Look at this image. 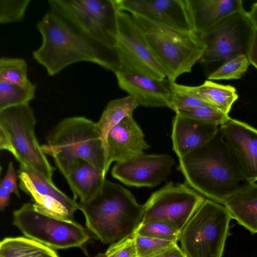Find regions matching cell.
<instances>
[{"mask_svg":"<svg viewBox=\"0 0 257 257\" xmlns=\"http://www.w3.org/2000/svg\"><path fill=\"white\" fill-rule=\"evenodd\" d=\"M179 162L177 169L189 186L206 199L222 204L253 183L243 173L220 128L210 141Z\"/></svg>","mask_w":257,"mask_h":257,"instance_id":"obj_1","label":"cell"},{"mask_svg":"<svg viewBox=\"0 0 257 257\" xmlns=\"http://www.w3.org/2000/svg\"><path fill=\"white\" fill-rule=\"evenodd\" d=\"M37 29L42 42L40 47L33 52V56L50 76L81 61L96 64L114 74L119 69L115 50L93 42L49 10L37 23Z\"/></svg>","mask_w":257,"mask_h":257,"instance_id":"obj_2","label":"cell"},{"mask_svg":"<svg viewBox=\"0 0 257 257\" xmlns=\"http://www.w3.org/2000/svg\"><path fill=\"white\" fill-rule=\"evenodd\" d=\"M78 204L87 228L103 244L132 234L143 217L144 204L127 189L106 179L93 198Z\"/></svg>","mask_w":257,"mask_h":257,"instance_id":"obj_3","label":"cell"},{"mask_svg":"<svg viewBox=\"0 0 257 257\" xmlns=\"http://www.w3.org/2000/svg\"><path fill=\"white\" fill-rule=\"evenodd\" d=\"M131 15L171 82L190 72L202 57L205 45L193 31L178 30L142 15Z\"/></svg>","mask_w":257,"mask_h":257,"instance_id":"obj_4","label":"cell"},{"mask_svg":"<svg viewBox=\"0 0 257 257\" xmlns=\"http://www.w3.org/2000/svg\"><path fill=\"white\" fill-rule=\"evenodd\" d=\"M49 11L93 42L115 50L118 34L115 0H48Z\"/></svg>","mask_w":257,"mask_h":257,"instance_id":"obj_5","label":"cell"},{"mask_svg":"<svg viewBox=\"0 0 257 257\" xmlns=\"http://www.w3.org/2000/svg\"><path fill=\"white\" fill-rule=\"evenodd\" d=\"M36 119L29 104L0 110V149L11 152L21 165L52 181L55 170L35 133Z\"/></svg>","mask_w":257,"mask_h":257,"instance_id":"obj_6","label":"cell"},{"mask_svg":"<svg viewBox=\"0 0 257 257\" xmlns=\"http://www.w3.org/2000/svg\"><path fill=\"white\" fill-rule=\"evenodd\" d=\"M43 152L53 158H80L104 174L105 153L95 122L84 116H72L59 122L48 134Z\"/></svg>","mask_w":257,"mask_h":257,"instance_id":"obj_7","label":"cell"},{"mask_svg":"<svg viewBox=\"0 0 257 257\" xmlns=\"http://www.w3.org/2000/svg\"><path fill=\"white\" fill-rule=\"evenodd\" d=\"M231 216L222 204L205 198L180 232L187 257H222Z\"/></svg>","mask_w":257,"mask_h":257,"instance_id":"obj_8","label":"cell"},{"mask_svg":"<svg viewBox=\"0 0 257 257\" xmlns=\"http://www.w3.org/2000/svg\"><path fill=\"white\" fill-rule=\"evenodd\" d=\"M13 224L25 237L53 249L81 247L89 235L80 224L38 210L33 203H24L13 212Z\"/></svg>","mask_w":257,"mask_h":257,"instance_id":"obj_9","label":"cell"},{"mask_svg":"<svg viewBox=\"0 0 257 257\" xmlns=\"http://www.w3.org/2000/svg\"><path fill=\"white\" fill-rule=\"evenodd\" d=\"M255 30L244 10L228 16L199 36L206 48L199 62L223 63L235 56L247 55Z\"/></svg>","mask_w":257,"mask_h":257,"instance_id":"obj_10","label":"cell"},{"mask_svg":"<svg viewBox=\"0 0 257 257\" xmlns=\"http://www.w3.org/2000/svg\"><path fill=\"white\" fill-rule=\"evenodd\" d=\"M205 199L188 185L170 182L144 204L142 222H164L181 232Z\"/></svg>","mask_w":257,"mask_h":257,"instance_id":"obj_11","label":"cell"},{"mask_svg":"<svg viewBox=\"0 0 257 257\" xmlns=\"http://www.w3.org/2000/svg\"><path fill=\"white\" fill-rule=\"evenodd\" d=\"M118 24L115 49L120 68L117 71L138 73L158 80L166 79L167 76L163 68L131 14L119 11Z\"/></svg>","mask_w":257,"mask_h":257,"instance_id":"obj_12","label":"cell"},{"mask_svg":"<svg viewBox=\"0 0 257 257\" xmlns=\"http://www.w3.org/2000/svg\"><path fill=\"white\" fill-rule=\"evenodd\" d=\"M20 189L29 195L34 207L46 214L73 220L78 203L59 190L43 175L30 167L21 165L18 171Z\"/></svg>","mask_w":257,"mask_h":257,"instance_id":"obj_13","label":"cell"},{"mask_svg":"<svg viewBox=\"0 0 257 257\" xmlns=\"http://www.w3.org/2000/svg\"><path fill=\"white\" fill-rule=\"evenodd\" d=\"M175 163V160L168 154L144 153L116 163L111 173L113 178L126 185L151 188L167 179Z\"/></svg>","mask_w":257,"mask_h":257,"instance_id":"obj_14","label":"cell"},{"mask_svg":"<svg viewBox=\"0 0 257 257\" xmlns=\"http://www.w3.org/2000/svg\"><path fill=\"white\" fill-rule=\"evenodd\" d=\"M115 1L120 11L142 15L178 30L193 31L187 0Z\"/></svg>","mask_w":257,"mask_h":257,"instance_id":"obj_15","label":"cell"},{"mask_svg":"<svg viewBox=\"0 0 257 257\" xmlns=\"http://www.w3.org/2000/svg\"><path fill=\"white\" fill-rule=\"evenodd\" d=\"M224 139L243 173L257 181V129L229 117L219 126Z\"/></svg>","mask_w":257,"mask_h":257,"instance_id":"obj_16","label":"cell"},{"mask_svg":"<svg viewBox=\"0 0 257 257\" xmlns=\"http://www.w3.org/2000/svg\"><path fill=\"white\" fill-rule=\"evenodd\" d=\"M150 148L133 115L125 117L107 135L105 148V175L112 162H123L140 156Z\"/></svg>","mask_w":257,"mask_h":257,"instance_id":"obj_17","label":"cell"},{"mask_svg":"<svg viewBox=\"0 0 257 257\" xmlns=\"http://www.w3.org/2000/svg\"><path fill=\"white\" fill-rule=\"evenodd\" d=\"M118 86L134 98L139 106L169 107L173 89L168 79L158 80L138 73L117 71L115 74Z\"/></svg>","mask_w":257,"mask_h":257,"instance_id":"obj_18","label":"cell"},{"mask_svg":"<svg viewBox=\"0 0 257 257\" xmlns=\"http://www.w3.org/2000/svg\"><path fill=\"white\" fill-rule=\"evenodd\" d=\"M55 164L66 179L75 200L86 202L101 189L105 180L101 170L80 158H53Z\"/></svg>","mask_w":257,"mask_h":257,"instance_id":"obj_19","label":"cell"},{"mask_svg":"<svg viewBox=\"0 0 257 257\" xmlns=\"http://www.w3.org/2000/svg\"><path fill=\"white\" fill-rule=\"evenodd\" d=\"M176 114L172 122L173 150L178 159L203 146L217 133L219 126Z\"/></svg>","mask_w":257,"mask_h":257,"instance_id":"obj_20","label":"cell"},{"mask_svg":"<svg viewBox=\"0 0 257 257\" xmlns=\"http://www.w3.org/2000/svg\"><path fill=\"white\" fill-rule=\"evenodd\" d=\"M193 31L199 37L225 18L244 10L241 0H187Z\"/></svg>","mask_w":257,"mask_h":257,"instance_id":"obj_21","label":"cell"},{"mask_svg":"<svg viewBox=\"0 0 257 257\" xmlns=\"http://www.w3.org/2000/svg\"><path fill=\"white\" fill-rule=\"evenodd\" d=\"M223 205L232 219L252 234L257 233V183H253L228 198Z\"/></svg>","mask_w":257,"mask_h":257,"instance_id":"obj_22","label":"cell"},{"mask_svg":"<svg viewBox=\"0 0 257 257\" xmlns=\"http://www.w3.org/2000/svg\"><path fill=\"white\" fill-rule=\"evenodd\" d=\"M173 89L199 98L228 114L238 96L235 87L207 80L201 85L190 86L172 82Z\"/></svg>","mask_w":257,"mask_h":257,"instance_id":"obj_23","label":"cell"},{"mask_svg":"<svg viewBox=\"0 0 257 257\" xmlns=\"http://www.w3.org/2000/svg\"><path fill=\"white\" fill-rule=\"evenodd\" d=\"M0 257H59L52 248L24 236L9 237L0 242Z\"/></svg>","mask_w":257,"mask_h":257,"instance_id":"obj_24","label":"cell"},{"mask_svg":"<svg viewBox=\"0 0 257 257\" xmlns=\"http://www.w3.org/2000/svg\"><path fill=\"white\" fill-rule=\"evenodd\" d=\"M138 106L137 102L130 95L111 100L108 102L97 122L104 151L109 132L125 117L133 115L134 111Z\"/></svg>","mask_w":257,"mask_h":257,"instance_id":"obj_25","label":"cell"},{"mask_svg":"<svg viewBox=\"0 0 257 257\" xmlns=\"http://www.w3.org/2000/svg\"><path fill=\"white\" fill-rule=\"evenodd\" d=\"M36 85L31 82L26 86L0 81V110L29 104L34 98Z\"/></svg>","mask_w":257,"mask_h":257,"instance_id":"obj_26","label":"cell"},{"mask_svg":"<svg viewBox=\"0 0 257 257\" xmlns=\"http://www.w3.org/2000/svg\"><path fill=\"white\" fill-rule=\"evenodd\" d=\"M0 81L26 86L31 81L27 75V64L23 58L0 59Z\"/></svg>","mask_w":257,"mask_h":257,"instance_id":"obj_27","label":"cell"},{"mask_svg":"<svg viewBox=\"0 0 257 257\" xmlns=\"http://www.w3.org/2000/svg\"><path fill=\"white\" fill-rule=\"evenodd\" d=\"M250 64L247 55L240 54L223 62L207 78L208 80L239 79L246 72Z\"/></svg>","mask_w":257,"mask_h":257,"instance_id":"obj_28","label":"cell"},{"mask_svg":"<svg viewBox=\"0 0 257 257\" xmlns=\"http://www.w3.org/2000/svg\"><path fill=\"white\" fill-rule=\"evenodd\" d=\"M176 114L200 121L221 125L230 117L220 109L211 105H201L178 109Z\"/></svg>","mask_w":257,"mask_h":257,"instance_id":"obj_29","label":"cell"},{"mask_svg":"<svg viewBox=\"0 0 257 257\" xmlns=\"http://www.w3.org/2000/svg\"><path fill=\"white\" fill-rule=\"evenodd\" d=\"M134 234L177 242L180 232L171 225L160 221L141 222Z\"/></svg>","mask_w":257,"mask_h":257,"instance_id":"obj_30","label":"cell"},{"mask_svg":"<svg viewBox=\"0 0 257 257\" xmlns=\"http://www.w3.org/2000/svg\"><path fill=\"white\" fill-rule=\"evenodd\" d=\"M134 235L138 257H155L177 244L174 241Z\"/></svg>","mask_w":257,"mask_h":257,"instance_id":"obj_31","label":"cell"},{"mask_svg":"<svg viewBox=\"0 0 257 257\" xmlns=\"http://www.w3.org/2000/svg\"><path fill=\"white\" fill-rule=\"evenodd\" d=\"M31 0H0V24L22 21Z\"/></svg>","mask_w":257,"mask_h":257,"instance_id":"obj_32","label":"cell"},{"mask_svg":"<svg viewBox=\"0 0 257 257\" xmlns=\"http://www.w3.org/2000/svg\"><path fill=\"white\" fill-rule=\"evenodd\" d=\"M103 257H138L133 233L113 242Z\"/></svg>","mask_w":257,"mask_h":257,"instance_id":"obj_33","label":"cell"},{"mask_svg":"<svg viewBox=\"0 0 257 257\" xmlns=\"http://www.w3.org/2000/svg\"><path fill=\"white\" fill-rule=\"evenodd\" d=\"M173 95L169 107L174 111L181 108L211 105L195 96L176 90L173 88Z\"/></svg>","mask_w":257,"mask_h":257,"instance_id":"obj_34","label":"cell"},{"mask_svg":"<svg viewBox=\"0 0 257 257\" xmlns=\"http://www.w3.org/2000/svg\"><path fill=\"white\" fill-rule=\"evenodd\" d=\"M0 186L14 193L19 198L21 197L17 183V176L12 162H10L8 165L6 173L1 180Z\"/></svg>","mask_w":257,"mask_h":257,"instance_id":"obj_35","label":"cell"},{"mask_svg":"<svg viewBox=\"0 0 257 257\" xmlns=\"http://www.w3.org/2000/svg\"><path fill=\"white\" fill-rule=\"evenodd\" d=\"M247 55L250 64L257 69V30L254 31Z\"/></svg>","mask_w":257,"mask_h":257,"instance_id":"obj_36","label":"cell"},{"mask_svg":"<svg viewBox=\"0 0 257 257\" xmlns=\"http://www.w3.org/2000/svg\"><path fill=\"white\" fill-rule=\"evenodd\" d=\"M155 257H187L177 244Z\"/></svg>","mask_w":257,"mask_h":257,"instance_id":"obj_37","label":"cell"},{"mask_svg":"<svg viewBox=\"0 0 257 257\" xmlns=\"http://www.w3.org/2000/svg\"><path fill=\"white\" fill-rule=\"evenodd\" d=\"M12 193L5 188L0 186V210L4 211L8 206Z\"/></svg>","mask_w":257,"mask_h":257,"instance_id":"obj_38","label":"cell"},{"mask_svg":"<svg viewBox=\"0 0 257 257\" xmlns=\"http://www.w3.org/2000/svg\"><path fill=\"white\" fill-rule=\"evenodd\" d=\"M247 13V17L255 30H257V2L252 5L250 10Z\"/></svg>","mask_w":257,"mask_h":257,"instance_id":"obj_39","label":"cell"}]
</instances>
